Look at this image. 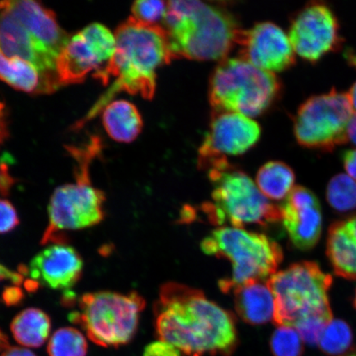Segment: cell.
Here are the masks:
<instances>
[{
  "label": "cell",
  "instance_id": "obj_29",
  "mask_svg": "<svg viewBox=\"0 0 356 356\" xmlns=\"http://www.w3.org/2000/svg\"><path fill=\"white\" fill-rule=\"evenodd\" d=\"M168 10V2L158 0H140L132 4V17L146 25H159L164 20Z\"/></svg>",
  "mask_w": 356,
  "mask_h": 356
},
{
  "label": "cell",
  "instance_id": "obj_19",
  "mask_svg": "<svg viewBox=\"0 0 356 356\" xmlns=\"http://www.w3.org/2000/svg\"><path fill=\"white\" fill-rule=\"evenodd\" d=\"M327 256L338 277L356 280V215L332 222L328 230Z\"/></svg>",
  "mask_w": 356,
  "mask_h": 356
},
{
  "label": "cell",
  "instance_id": "obj_12",
  "mask_svg": "<svg viewBox=\"0 0 356 356\" xmlns=\"http://www.w3.org/2000/svg\"><path fill=\"white\" fill-rule=\"evenodd\" d=\"M289 38L296 54L316 63L341 47L340 24L331 7L311 2L291 21Z\"/></svg>",
  "mask_w": 356,
  "mask_h": 356
},
{
  "label": "cell",
  "instance_id": "obj_9",
  "mask_svg": "<svg viewBox=\"0 0 356 356\" xmlns=\"http://www.w3.org/2000/svg\"><path fill=\"white\" fill-rule=\"evenodd\" d=\"M75 184L59 186L49 202V224L42 244L65 242L61 231L78 230L100 224L105 217L104 191L95 188L89 167L75 168Z\"/></svg>",
  "mask_w": 356,
  "mask_h": 356
},
{
  "label": "cell",
  "instance_id": "obj_20",
  "mask_svg": "<svg viewBox=\"0 0 356 356\" xmlns=\"http://www.w3.org/2000/svg\"><path fill=\"white\" fill-rule=\"evenodd\" d=\"M267 280H250L231 291L236 312L243 322L261 325L273 321L275 300Z\"/></svg>",
  "mask_w": 356,
  "mask_h": 356
},
{
  "label": "cell",
  "instance_id": "obj_16",
  "mask_svg": "<svg viewBox=\"0 0 356 356\" xmlns=\"http://www.w3.org/2000/svg\"><path fill=\"white\" fill-rule=\"evenodd\" d=\"M83 268L79 253L66 242H59L48 245L38 253L24 273L38 286L42 284L56 291H69L81 278Z\"/></svg>",
  "mask_w": 356,
  "mask_h": 356
},
{
  "label": "cell",
  "instance_id": "obj_39",
  "mask_svg": "<svg viewBox=\"0 0 356 356\" xmlns=\"http://www.w3.org/2000/svg\"><path fill=\"white\" fill-rule=\"evenodd\" d=\"M347 141L356 147V114L351 118L348 129H347Z\"/></svg>",
  "mask_w": 356,
  "mask_h": 356
},
{
  "label": "cell",
  "instance_id": "obj_40",
  "mask_svg": "<svg viewBox=\"0 0 356 356\" xmlns=\"http://www.w3.org/2000/svg\"><path fill=\"white\" fill-rule=\"evenodd\" d=\"M347 95H348L351 108L353 109L354 114H356V82H355L353 84V86L350 87Z\"/></svg>",
  "mask_w": 356,
  "mask_h": 356
},
{
  "label": "cell",
  "instance_id": "obj_28",
  "mask_svg": "<svg viewBox=\"0 0 356 356\" xmlns=\"http://www.w3.org/2000/svg\"><path fill=\"white\" fill-rule=\"evenodd\" d=\"M273 356H302L304 341L300 334L292 327H278L270 341Z\"/></svg>",
  "mask_w": 356,
  "mask_h": 356
},
{
  "label": "cell",
  "instance_id": "obj_24",
  "mask_svg": "<svg viewBox=\"0 0 356 356\" xmlns=\"http://www.w3.org/2000/svg\"><path fill=\"white\" fill-rule=\"evenodd\" d=\"M296 175L286 163L271 161L264 164L257 175V186L268 200L286 199L295 186Z\"/></svg>",
  "mask_w": 356,
  "mask_h": 356
},
{
  "label": "cell",
  "instance_id": "obj_2",
  "mask_svg": "<svg viewBox=\"0 0 356 356\" xmlns=\"http://www.w3.org/2000/svg\"><path fill=\"white\" fill-rule=\"evenodd\" d=\"M114 35L113 59L93 77L104 84H108L111 77L115 80L86 117L76 124L77 128L100 113L118 92L124 91L152 99L156 90V71L175 60L163 26L146 25L131 17L118 26Z\"/></svg>",
  "mask_w": 356,
  "mask_h": 356
},
{
  "label": "cell",
  "instance_id": "obj_32",
  "mask_svg": "<svg viewBox=\"0 0 356 356\" xmlns=\"http://www.w3.org/2000/svg\"><path fill=\"white\" fill-rule=\"evenodd\" d=\"M143 356H181V351L168 342L158 341L147 346Z\"/></svg>",
  "mask_w": 356,
  "mask_h": 356
},
{
  "label": "cell",
  "instance_id": "obj_22",
  "mask_svg": "<svg viewBox=\"0 0 356 356\" xmlns=\"http://www.w3.org/2000/svg\"><path fill=\"white\" fill-rule=\"evenodd\" d=\"M102 123L111 139L131 143L143 128V120L136 106L126 100L111 102L102 113Z\"/></svg>",
  "mask_w": 356,
  "mask_h": 356
},
{
  "label": "cell",
  "instance_id": "obj_26",
  "mask_svg": "<svg viewBox=\"0 0 356 356\" xmlns=\"http://www.w3.org/2000/svg\"><path fill=\"white\" fill-rule=\"evenodd\" d=\"M88 343L86 337L77 329H58L48 342L49 356H86Z\"/></svg>",
  "mask_w": 356,
  "mask_h": 356
},
{
  "label": "cell",
  "instance_id": "obj_13",
  "mask_svg": "<svg viewBox=\"0 0 356 356\" xmlns=\"http://www.w3.org/2000/svg\"><path fill=\"white\" fill-rule=\"evenodd\" d=\"M261 127L251 118L234 113H216L210 131L200 147L198 164L208 169L228 155L247 152L257 144Z\"/></svg>",
  "mask_w": 356,
  "mask_h": 356
},
{
  "label": "cell",
  "instance_id": "obj_35",
  "mask_svg": "<svg viewBox=\"0 0 356 356\" xmlns=\"http://www.w3.org/2000/svg\"><path fill=\"white\" fill-rule=\"evenodd\" d=\"M10 282L15 284H21L24 282V275L21 273H16V271H13L0 264V282Z\"/></svg>",
  "mask_w": 356,
  "mask_h": 356
},
{
  "label": "cell",
  "instance_id": "obj_30",
  "mask_svg": "<svg viewBox=\"0 0 356 356\" xmlns=\"http://www.w3.org/2000/svg\"><path fill=\"white\" fill-rule=\"evenodd\" d=\"M332 320V317H328V316H313V317L300 320L293 328L300 334L302 341L314 346L318 345L323 332Z\"/></svg>",
  "mask_w": 356,
  "mask_h": 356
},
{
  "label": "cell",
  "instance_id": "obj_31",
  "mask_svg": "<svg viewBox=\"0 0 356 356\" xmlns=\"http://www.w3.org/2000/svg\"><path fill=\"white\" fill-rule=\"evenodd\" d=\"M19 225V216L13 204L0 199V234H6Z\"/></svg>",
  "mask_w": 356,
  "mask_h": 356
},
{
  "label": "cell",
  "instance_id": "obj_23",
  "mask_svg": "<svg viewBox=\"0 0 356 356\" xmlns=\"http://www.w3.org/2000/svg\"><path fill=\"white\" fill-rule=\"evenodd\" d=\"M10 329L17 343L38 348L47 341L50 335L51 318L41 309H26L13 318Z\"/></svg>",
  "mask_w": 356,
  "mask_h": 356
},
{
  "label": "cell",
  "instance_id": "obj_3",
  "mask_svg": "<svg viewBox=\"0 0 356 356\" xmlns=\"http://www.w3.org/2000/svg\"><path fill=\"white\" fill-rule=\"evenodd\" d=\"M163 28L175 59L225 60L241 29L224 8L195 0L168 2Z\"/></svg>",
  "mask_w": 356,
  "mask_h": 356
},
{
  "label": "cell",
  "instance_id": "obj_36",
  "mask_svg": "<svg viewBox=\"0 0 356 356\" xmlns=\"http://www.w3.org/2000/svg\"><path fill=\"white\" fill-rule=\"evenodd\" d=\"M8 136L7 115L6 105L0 102V146L3 144Z\"/></svg>",
  "mask_w": 356,
  "mask_h": 356
},
{
  "label": "cell",
  "instance_id": "obj_8",
  "mask_svg": "<svg viewBox=\"0 0 356 356\" xmlns=\"http://www.w3.org/2000/svg\"><path fill=\"white\" fill-rule=\"evenodd\" d=\"M145 305L144 298L136 291L127 295L110 291L88 293L79 298V311L71 314L70 318L79 323L95 344L118 348L130 343L136 335Z\"/></svg>",
  "mask_w": 356,
  "mask_h": 356
},
{
  "label": "cell",
  "instance_id": "obj_6",
  "mask_svg": "<svg viewBox=\"0 0 356 356\" xmlns=\"http://www.w3.org/2000/svg\"><path fill=\"white\" fill-rule=\"evenodd\" d=\"M280 88L274 73L243 59H225L212 74L209 95L216 113L252 118L264 113L273 104Z\"/></svg>",
  "mask_w": 356,
  "mask_h": 356
},
{
  "label": "cell",
  "instance_id": "obj_7",
  "mask_svg": "<svg viewBox=\"0 0 356 356\" xmlns=\"http://www.w3.org/2000/svg\"><path fill=\"white\" fill-rule=\"evenodd\" d=\"M275 300L273 322L277 327L295 326L313 316L332 317L328 292L332 277L318 264L301 261L278 271L267 280Z\"/></svg>",
  "mask_w": 356,
  "mask_h": 356
},
{
  "label": "cell",
  "instance_id": "obj_44",
  "mask_svg": "<svg viewBox=\"0 0 356 356\" xmlns=\"http://www.w3.org/2000/svg\"><path fill=\"white\" fill-rule=\"evenodd\" d=\"M354 306H355V308L356 309V292H355V299H354Z\"/></svg>",
  "mask_w": 356,
  "mask_h": 356
},
{
  "label": "cell",
  "instance_id": "obj_18",
  "mask_svg": "<svg viewBox=\"0 0 356 356\" xmlns=\"http://www.w3.org/2000/svg\"><path fill=\"white\" fill-rule=\"evenodd\" d=\"M0 8L15 15L38 42L58 59L70 37L58 24L54 12L34 0L2 1Z\"/></svg>",
  "mask_w": 356,
  "mask_h": 356
},
{
  "label": "cell",
  "instance_id": "obj_42",
  "mask_svg": "<svg viewBox=\"0 0 356 356\" xmlns=\"http://www.w3.org/2000/svg\"><path fill=\"white\" fill-rule=\"evenodd\" d=\"M347 60H349L350 64L356 66V55L350 54L349 53Z\"/></svg>",
  "mask_w": 356,
  "mask_h": 356
},
{
  "label": "cell",
  "instance_id": "obj_27",
  "mask_svg": "<svg viewBox=\"0 0 356 356\" xmlns=\"http://www.w3.org/2000/svg\"><path fill=\"white\" fill-rule=\"evenodd\" d=\"M327 200L338 212H348L356 208V181L340 173L334 176L327 188Z\"/></svg>",
  "mask_w": 356,
  "mask_h": 356
},
{
  "label": "cell",
  "instance_id": "obj_25",
  "mask_svg": "<svg viewBox=\"0 0 356 356\" xmlns=\"http://www.w3.org/2000/svg\"><path fill=\"white\" fill-rule=\"evenodd\" d=\"M353 333L348 323L337 319L327 325L318 341L323 353L331 356L344 355L353 345Z\"/></svg>",
  "mask_w": 356,
  "mask_h": 356
},
{
  "label": "cell",
  "instance_id": "obj_38",
  "mask_svg": "<svg viewBox=\"0 0 356 356\" xmlns=\"http://www.w3.org/2000/svg\"><path fill=\"white\" fill-rule=\"evenodd\" d=\"M0 356H37V355L28 349L22 348V347L10 346L3 350Z\"/></svg>",
  "mask_w": 356,
  "mask_h": 356
},
{
  "label": "cell",
  "instance_id": "obj_33",
  "mask_svg": "<svg viewBox=\"0 0 356 356\" xmlns=\"http://www.w3.org/2000/svg\"><path fill=\"white\" fill-rule=\"evenodd\" d=\"M13 184L15 180L8 172L7 163L0 161V193L3 195L10 194Z\"/></svg>",
  "mask_w": 356,
  "mask_h": 356
},
{
  "label": "cell",
  "instance_id": "obj_21",
  "mask_svg": "<svg viewBox=\"0 0 356 356\" xmlns=\"http://www.w3.org/2000/svg\"><path fill=\"white\" fill-rule=\"evenodd\" d=\"M0 80L16 90L26 93H49L57 87L30 62L19 57H8L0 51Z\"/></svg>",
  "mask_w": 356,
  "mask_h": 356
},
{
  "label": "cell",
  "instance_id": "obj_37",
  "mask_svg": "<svg viewBox=\"0 0 356 356\" xmlns=\"http://www.w3.org/2000/svg\"><path fill=\"white\" fill-rule=\"evenodd\" d=\"M24 297L21 289L16 287L8 288L3 293V299L6 305H16Z\"/></svg>",
  "mask_w": 356,
  "mask_h": 356
},
{
  "label": "cell",
  "instance_id": "obj_15",
  "mask_svg": "<svg viewBox=\"0 0 356 356\" xmlns=\"http://www.w3.org/2000/svg\"><path fill=\"white\" fill-rule=\"evenodd\" d=\"M280 210L284 229L293 246L301 251L314 248L323 229L321 206L317 195L305 186H296Z\"/></svg>",
  "mask_w": 356,
  "mask_h": 356
},
{
  "label": "cell",
  "instance_id": "obj_4",
  "mask_svg": "<svg viewBox=\"0 0 356 356\" xmlns=\"http://www.w3.org/2000/svg\"><path fill=\"white\" fill-rule=\"evenodd\" d=\"M213 189V203L204 207L211 222H230L234 228L248 225L267 226L282 220L280 207L262 194L246 173L238 170L228 159L208 169Z\"/></svg>",
  "mask_w": 356,
  "mask_h": 356
},
{
  "label": "cell",
  "instance_id": "obj_43",
  "mask_svg": "<svg viewBox=\"0 0 356 356\" xmlns=\"http://www.w3.org/2000/svg\"><path fill=\"white\" fill-rule=\"evenodd\" d=\"M341 356H356V350L350 351V353H346V355Z\"/></svg>",
  "mask_w": 356,
  "mask_h": 356
},
{
  "label": "cell",
  "instance_id": "obj_5",
  "mask_svg": "<svg viewBox=\"0 0 356 356\" xmlns=\"http://www.w3.org/2000/svg\"><path fill=\"white\" fill-rule=\"evenodd\" d=\"M200 248L206 254L225 258L232 264V278L219 284L224 293L250 280H268L277 273L284 257L280 245L265 234L229 226L213 230Z\"/></svg>",
  "mask_w": 356,
  "mask_h": 356
},
{
  "label": "cell",
  "instance_id": "obj_41",
  "mask_svg": "<svg viewBox=\"0 0 356 356\" xmlns=\"http://www.w3.org/2000/svg\"><path fill=\"white\" fill-rule=\"evenodd\" d=\"M10 347V341L8 337L1 330H0V351L6 350Z\"/></svg>",
  "mask_w": 356,
  "mask_h": 356
},
{
  "label": "cell",
  "instance_id": "obj_1",
  "mask_svg": "<svg viewBox=\"0 0 356 356\" xmlns=\"http://www.w3.org/2000/svg\"><path fill=\"white\" fill-rule=\"evenodd\" d=\"M154 314L159 341L175 346L184 356H232L238 348L233 314L199 289L175 282L164 284Z\"/></svg>",
  "mask_w": 356,
  "mask_h": 356
},
{
  "label": "cell",
  "instance_id": "obj_14",
  "mask_svg": "<svg viewBox=\"0 0 356 356\" xmlns=\"http://www.w3.org/2000/svg\"><path fill=\"white\" fill-rule=\"evenodd\" d=\"M237 44L241 47L242 59L270 73L286 70L296 62L289 35L273 22H260L242 30Z\"/></svg>",
  "mask_w": 356,
  "mask_h": 356
},
{
  "label": "cell",
  "instance_id": "obj_11",
  "mask_svg": "<svg viewBox=\"0 0 356 356\" xmlns=\"http://www.w3.org/2000/svg\"><path fill=\"white\" fill-rule=\"evenodd\" d=\"M115 51L114 33L104 25L95 22L71 37L56 61L60 86L81 83L95 71L101 72L113 59Z\"/></svg>",
  "mask_w": 356,
  "mask_h": 356
},
{
  "label": "cell",
  "instance_id": "obj_34",
  "mask_svg": "<svg viewBox=\"0 0 356 356\" xmlns=\"http://www.w3.org/2000/svg\"><path fill=\"white\" fill-rule=\"evenodd\" d=\"M341 160L348 176L356 181V149L345 150L341 154Z\"/></svg>",
  "mask_w": 356,
  "mask_h": 356
},
{
  "label": "cell",
  "instance_id": "obj_10",
  "mask_svg": "<svg viewBox=\"0 0 356 356\" xmlns=\"http://www.w3.org/2000/svg\"><path fill=\"white\" fill-rule=\"evenodd\" d=\"M354 111L347 93L332 89L307 99L293 123L298 143L305 148L329 152L346 143L347 129Z\"/></svg>",
  "mask_w": 356,
  "mask_h": 356
},
{
  "label": "cell",
  "instance_id": "obj_17",
  "mask_svg": "<svg viewBox=\"0 0 356 356\" xmlns=\"http://www.w3.org/2000/svg\"><path fill=\"white\" fill-rule=\"evenodd\" d=\"M0 51L8 57H19L37 67L57 88V58L40 44L10 11L0 8Z\"/></svg>",
  "mask_w": 356,
  "mask_h": 356
}]
</instances>
